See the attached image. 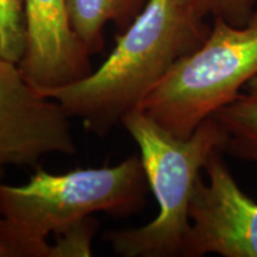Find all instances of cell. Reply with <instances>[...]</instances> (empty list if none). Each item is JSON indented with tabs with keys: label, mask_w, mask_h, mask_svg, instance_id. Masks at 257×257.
Listing matches in <instances>:
<instances>
[{
	"label": "cell",
	"mask_w": 257,
	"mask_h": 257,
	"mask_svg": "<svg viewBox=\"0 0 257 257\" xmlns=\"http://www.w3.org/2000/svg\"><path fill=\"white\" fill-rule=\"evenodd\" d=\"M202 17H221L231 24L248 23L255 12L256 0H181Z\"/></svg>",
	"instance_id": "obj_11"
},
{
	"label": "cell",
	"mask_w": 257,
	"mask_h": 257,
	"mask_svg": "<svg viewBox=\"0 0 257 257\" xmlns=\"http://www.w3.org/2000/svg\"><path fill=\"white\" fill-rule=\"evenodd\" d=\"M217 150L195 182L182 256L257 257V201L244 193Z\"/></svg>",
	"instance_id": "obj_5"
},
{
	"label": "cell",
	"mask_w": 257,
	"mask_h": 257,
	"mask_svg": "<svg viewBox=\"0 0 257 257\" xmlns=\"http://www.w3.org/2000/svg\"><path fill=\"white\" fill-rule=\"evenodd\" d=\"M121 124L140 148L159 212L141 227L108 231L105 239L123 257L182 256L193 189L210 156L223 150V128L211 117L188 138H178L140 110L127 113Z\"/></svg>",
	"instance_id": "obj_3"
},
{
	"label": "cell",
	"mask_w": 257,
	"mask_h": 257,
	"mask_svg": "<svg viewBox=\"0 0 257 257\" xmlns=\"http://www.w3.org/2000/svg\"><path fill=\"white\" fill-rule=\"evenodd\" d=\"M246 89H248V92L257 93V76L256 78H253L251 81L246 85Z\"/></svg>",
	"instance_id": "obj_12"
},
{
	"label": "cell",
	"mask_w": 257,
	"mask_h": 257,
	"mask_svg": "<svg viewBox=\"0 0 257 257\" xmlns=\"http://www.w3.org/2000/svg\"><path fill=\"white\" fill-rule=\"evenodd\" d=\"M148 0H68L70 23L88 53L104 46V29L110 22L123 32L141 14Z\"/></svg>",
	"instance_id": "obj_8"
},
{
	"label": "cell",
	"mask_w": 257,
	"mask_h": 257,
	"mask_svg": "<svg viewBox=\"0 0 257 257\" xmlns=\"http://www.w3.org/2000/svg\"><path fill=\"white\" fill-rule=\"evenodd\" d=\"M2 174H3V170H2V167H0V178H2Z\"/></svg>",
	"instance_id": "obj_14"
},
{
	"label": "cell",
	"mask_w": 257,
	"mask_h": 257,
	"mask_svg": "<svg viewBox=\"0 0 257 257\" xmlns=\"http://www.w3.org/2000/svg\"><path fill=\"white\" fill-rule=\"evenodd\" d=\"M0 231H2V214H0ZM0 257H8L6 256V250L4 248V244L2 242V236H0Z\"/></svg>",
	"instance_id": "obj_13"
},
{
	"label": "cell",
	"mask_w": 257,
	"mask_h": 257,
	"mask_svg": "<svg viewBox=\"0 0 257 257\" xmlns=\"http://www.w3.org/2000/svg\"><path fill=\"white\" fill-rule=\"evenodd\" d=\"M210 30L205 18L181 0H148L98 69L40 92L59 101L89 131L105 136L137 110L176 61L201 46Z\"/></svg>",
	"instance_id": "obj_1"
},
{
	"label": "cell",
	"mask_w": 257,
	"mask_h": 257,
	"mask_svg": "<svg viewBox=\"0 0 257 257\" xmlns=\"http://www.w3.org/2000/svg\"><path fill=\"white\" fill-rule=\"evenodd\" d=\"M257 76V11L248 23L213 18L206 40L176 61L137 110L178 138L237 99Z\"/></svg>",
	"instance_id": "obj_4"
},
{
	"label": "cell",
	"mask_w": 257,
	"mask_h": 257,
	"mask_svg": "<svg viewBox=\"0 0 257 257\" xmlns=\"http://www.w3.org/2000/svg\"><path fill=\"white\" fill-rule=\"evenodd\" d=\"M27 49L19 68L38 91L78 81L92 72L91 54L70 23L68 0H25Z\"/></svg>",
	"instance_id": "obj_7"
},
{
	"label": "cell",
	"mask_w": 257,
	"mask_h": 257,
	"mask_svg": "<svg viewBox=\"0 0 257 257\" xmlns=\"http://www.w3.org/2000/svg\"><path fill=\"white\" fill-rule=\"evenodd\" d=\"M69 117L17 63L0 59V167L34 166L48 154L75 153Z\"/></svg>",
	"instance_id": "obj_6"
},
{
	"label": "cell",
	"mask_w": 257,
	"mask_h": 257,
	"mask_svg": "<svg viewBox=\"0 0 257 257\" xmlns=\"http://www.w3.org/2000/svg\"><path fill=\"white\" fill-rule=\"evenodd\" d=\"M150 191L141 157L101 168L53 174L37 168L24 185L0 184L2 242L8 257H54L48 243L96 212L128 217Z\"/></svg>",
	"instance_id": "obj_2"
},
{
	"label": "cell",
	"mask_w": 257,
	"mask_h": 257,
	"mask_svg": "<svg viewBox=\"0 0 257 257\" xmlns=\"http://www.w3.org/2000/svg\"><path fill=\"white\" fill-rule=\"evenodd\" d=\"M27 38L25 0H0V59L19 64Z\"/></svg>",
	"instance_id": "obj_10"
},
{
	"label": "cell",
	"mask_w": 257,
	"mask_h": 257,
	"mask_svg": "<svg viewBox=\"0 0 257 257\" xmlns=\"http://www.w3.org/2000/svg\"><path fill=\"white\" fill-rule=\"evenodd\" d=\"M213 118L223 128V152L234 159L257 163V93H240Z\"/></svg>",
	"instance_id": "obj_9"
}]
</instances>
